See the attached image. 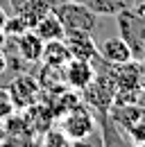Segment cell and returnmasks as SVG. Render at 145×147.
I'll return each mask as SVG.
<instances>
[{"label":"cell","instance_id":"obj_11","mask_svg":"<svg viewBox=\"0 0 145 147\" xmlns=\"http://www.w3.org/2000/svg\"><path fill=\"white\" fill-rule=\"evenodd\" d=\"M70 59L72 57H70V52H68V48H66V43H64V38H61V41H48V43L43 45V57H41V63H43V66L64 68Z\"/></svg>","mask_w":145,"mask_h":147},{"label":"cell","instance_id":"obj_2","mask_svg":"<svg viewBox=\"0 0 145 147\" xmlns=\"http://www.w3.org/2000/svg\"><path fill=\"white\" fill-rule=\"evenodd\" d=\"M54 16L61 20L66 32H89L98 30V14H93L86 5L77 0H59L54 7Z\"/></svg>","mask_w":145,"mask_h":147},{"label":"cell","instance_id":"obj_18","mask_svg":"<svg viewBox=\"0 0 145 147\" xmlns=\"http://www.w3.org/2000/svg\"><path fill=\"white\" fill-rule=\"evenodd\" d=\"M138 88H145V57L138 59Z\"/></svg>","mask_w":145,"mask_h":147},{"label":"cell","instance_id":"obj_17","mask_svg":"<svg viewBox=\"0 0 145 147\" xmlns=\"http://www.w3.org/2000/svg\"><path fill=\"white\" fill-rule=\"evenodd\" d=\"M72 147H102V138H100V131H93L89 138H84V140H77V143H72Z\"/></svg>","mask_w":145,"mask_h":147},{"label":"cell","instance_id":"obj_12","mask_svg":"<svg viewBox=\"0 0 145 147\" xmlns=\"http://www.w3.org/2000/svg\"><path fill=\"white\" fill-rule=\"evenodd\" d=\"M32 32H34L43 43H48V41H61V38L66 36V30H64L61 20L54 16V11H52V14H48L45 18L39 20L34 27H32Z\"/></svg>","mask_w":145,"mask_h":147},{"label":"cell","instance_id":"obj_5","mask_svg":"<svg viewBox=\"0 0 145 147\" xmlns=\"http://www.w3.org/2000/svg\"><path fill=\"white\" fill-rule=\"evenodd\" d=\"M95 77V66L89 59H70L64 66V79L68 91H84Z\"/></svg>","mask_w":145,"mask_h":147},{"label":"cell","instance_id":"obj_13","mask_svg":"<svg viewBox=\"0 0 145 147\" xmlns=\"http://www.w3.org/2000/svg\"><path fill=\"white\" fill-rule=\"evenodd\" d=\"M77 2L86 5L98 16H116L118 11H123L127 7H136L141 0H77Z\"/></svg>","mask_w":145,"mask_h":147},{"label":"cell","instance_id":"obj_21","mask_svg":"<svg viewBox=\"0 0 145 147\" xmlns=\"http://www.w3.org/2000/svg\"><path fill=\"white\" fill-rule=\"evenodd\" d=\"M5 43H7V34H5V32H0V50L5 48Z\"/></svg>","mask_w":145,"mask_h":147},{"label":"cell","instance_id":"obj_7","mask_svg":"<svg viewBox=\"0 0 145 147\" xmlns=\"http://www.w3.org/2000/svg\"><path fill=\"white\" fill-rule=\"evenodd\" d=\"M98 55L102 57L107 63H111V66H120V63H127V61L134 59L131 48L120 36H111L107 41H102L98 45Z\"/></svg>","mask_w":145,"mask_h":147},{"label":"cell","instance_id":"obj_4","mask_svg":"<svg viewBox=\"0 0 145 147\" xmlns=\"http://www.w3.org/2000/svg\"><path fill=\"white\" fill-rule=\"evenodd\" d=\"M9 95L16 104V109H27L39 102L41 97V84L32 75H16V79L9 84Z\"/></svg>","mask_w":145,"mask_h":147},{"label":"cell","instance_id":"obj_15","mask_svg":"<svg viewBox=\"0 0 145 147\" xmlns=\"http://www.w3.org/2000/svg\"><path fill=\"white\" fill-rule=\"evenodd\" d=\"M30 27H27V23L20 18L18 14H12L9 18H7V25H5V34L7 36H20L23 32H27Z\"/></svg>","mask_w":145,"mask_h":147},{"label":"cell","instance_id":"obj_6","mask_svg":"<svg viewBox=\"0 0 145 147\" xmlns=\"http://www.w3.org/2000/svg\"><path fill=\"white\" fill-rule=\"evenodd\" d=\"M64 43L72 59H89L91 61L98 55V45L93 41V34H89V32H66Z\"/></svg>","mask_w":145,"mask_h":147},{"label":"cell","instance_id":"obj_10","mask_svg":"<svg viewBox=\"0 0 145 147\" xmlns=\"http://www.w3.org/2000/svg\"><path fill=\"white\" fill-rule=\"evenodd\" d=\"M100 118V138H102V147H129L125 131L118 127L111 115H98Z\"/></svg>","mask_w":145,"mask_h":147},{"label":"cell","instance_id":"obj_16","mask_svg":"<svg viewBox=\"0 0 145 147\" xmlns=\"http://www.w3.org/2000/svg\"><path fill=\"white\" fill-rule=\"evenodd\" d=\"M14 111H16V104H14V100H12L9 91L0 88V122H5L7 118H12Z\"/></svg>","mask_w":145,"mask_h":147},{"label":"cell","instance_id":"obj_14","mask_svg":"<svg viewBox=\"0 0 145 147\" xmlns=\"http://www.w3.org/2000/svg\"><path fill=\"white\" fill-rule=\"evenodd\" d=\"M41 147H72V140H68L59 129H50L43 138Z\"/></svg>","mask_w":145,"mask_h":147},{"label":"cell","instance_id":"obj_9","mask_svg":"<svg viewBox=\"0 0 145 147\" xmlns=\"http://www.w3.org/2000/svg\"><path fill=\"white\" fill-rule=\"evenodd\" d=\"M16 38V45H18V52L23 57V61H27L30 66H34L41 61V57H43V41L36 36L32 30H27V32H23L20 36H14Z\"/></svg>","mask_w":145,"mask_h":147},{"label":"cell","instance_id":"obj_1","mask_svg":"<svg viewBox=\"0 0 145 147\" xmlns=\"http://www.w3.org/2000/svg\"><path fill=\"white\" fill-rule=\"evenodd\" d=\"M118 23V36L131 48L134 59H143V43H145V5L138 2L136 7H127L116 14Z\"/></svg>","mask_w":145,"mask_h":147},{"label":"cell","instance_id":"obj_19","mask_svg":"<svg viewBox=\"0 0 145 147\" xmlns=\"http://www.w3.org/2000/svg\"><path fill=\"white\" fill-rule=\"evenodd\" d=\"M7 18H9V14H7V9L0 5V32H5V25H7Z\"/></svg>","mask_w":145,"mask_h":147},{"label":"cell","instance_id":"obj_20","mask_svg":"<svg viewBox=\"0 0 145 147\" xmlns=\"http://www.w3.org/2000/svg\"><path fill=\"white\" fill-rule=\"evenodd\" d=\"M2 73H7V55L0 50V75Z\"/></svg>","mask_w":145,"mask_h":147},{"label":"cell","instance_id":"obj_8","mask_svg":"<svg viewBox=\"0 0 145 147\" xmlns=\"http://www.w3.org/2000/svg\"><path fill=\"white\" fill-rule=\"evenodd\" d=\"M57 2H59V0H25L23 7L18 9L16 14L25 20L27 27L32 30L41 18H45L48 14H52L54 7H57Z\"/></svg>","mask_w":145,"mask_h":147},{"label":"cell","instance_id":"obj_3","mask_svg":"<svg viewBox=\"0 0 145 147\" xmlns=\"http://www.w3.org/2000/svg\"><path fill=\"white\" fill-rule=\"evenodd\" d=\"M59 131H61L68 140H72V143L89 138L93 131H98V129H95L93 111H91L84 102L72 104L68 111L61 113V118H59Z\"/></svg>","mask_w":145,"mask_h":147}]
</instances>
